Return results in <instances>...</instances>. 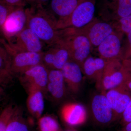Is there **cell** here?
I'll use <instances>...</instances> for the list:
<instances>
[{"mask_svg":"<svg viewBox=\"0 0 131 131\" xmlns=\"http://www.w3.org/2000/svg\"><path fill=\"white\" fill-rule=\"evenodd\" d=\"M10 5L16 6H25L27 4V0H4Z\"/></svg>","mask_w":131,"mask_h":131,"instance_id":"27","label":"cell"},{"mask_svg":"<svg viewBox=\"0 0 131 131\" xmlns=\"http://www.w3.org/2000/svg\"><path fill=\"white\" fill-rule=\"evenodd\" d=\"M129 91L131 93V77L130 76L125 83Z\"/></svg>","mask_w":131,"mask_h":131,"instance_id":"31","label":"cell"},{"mask_svg":"<svg viewBox=\"0 0 131 131\" xmlns=\"http://www.w3.org/2000/svg\"><path fill=\"white\" fill-rule=\"evenodd\" d=\"M61 71L68 89L73 93H78L81 89L82 82L83 72L81 67L70 59Z\"/></svg>","mask_w":131,"mask_h":131,"instance_id":"12","label":"cell"},{"mask_svg":"<svg viewBox=\"0 0 131 131\" xmlns=\"http://www.w3.org/2000/svg\"><path fill=\"white\" fill-rule=\"evenodd\" d=\"M121 43L116 35L112 34L98 46V51L102 59L108 61L117 60L120 51Z\"/></svg>","mask_w":131,"mask_h":131,"instance_id":"17","label":"cell"},{"mask_svg":"<svg viewBox=\"0 0 131 131\" xmlns=\"http://www.w3.org/2000/svg\"><path fill=\"white\" fill-rule=\"evenodd\" d=\"M47 91L56 101L61 100L65 96L66 84L61 70L49 69Z\"/></svg>","mask_w":131,"mask_h":131,"instance_id":"15","label":"cell"},{"mask_svg":"<svg viewBox=\"0 0 131 131\" xmlns=\"http://www.w3.org/2000/svg\"><path fill=\"white\" fill-rule=\"evenodd\" d=\"M112 32V28L109 24L98 23L90 28L88 37L92 44L98 46Z\"/></svg>","mask_w":131,"mask_h":131,"instance_id":"20","label":"cell"},{"mask_svg":"<svg viewBox=\"0 0 131 131\" xmlns=\"http://www.w3.org/2000/svg\"><path fill=\"white\" fill-rule=\"evenodd\" d=\"M2 43L11 55V69L14 76H19L31 68L42 63V53L13 51L5 40Z\"/></svg>","mask_w":131,"mask_h":131,"instance_id":"4","label":"cell"},{"mask_svg":"<svg viewBox=\"0 0 131 131\" xmlns=\"http://www.w3.org/2000/svg\"><path fill=\"white\" fill-rule=\"evenodd\" d=\"M130 77L122 64L118 60L106 61L101 90L106 91L125 84Z\"/></svg>","mask_w":131,"mask_h":131,"instance_id":"5","label":"cell"},{"mask_svg":"<svg viewBox=\"0 0 131 131\" xmlns=\"http://www.w3.org/2000/svg\"><path fill=\"white\" fill-rule=\"evenodd\" d=\"M48 73L49 69L40 64L20 75L19 80L26 90L36 89L45 93L47 92Z\"/></svg>","mask_w":131,"mask_h":131,"instance_id":"7","label":"cell"},{"mask_svg":"<svg viewBox=\"0 0 131 131\" xmlns=\"http://www.w3.org/2000/svg\"><path fill=\"white\" fill-rule=\"evenodd\" d=\"M6 40L9 49L13 51L42 53L43 51L45 44L28 27Z\"/></svg>","mask_w":131,"mask_h":131,"instance_id":"3","label":"cell"},{"mask_svg":"<svg viewBox=\"0 0 131 131\" xmlns=\"http://www.w3.org/2000/svg\"><path fill=\"white\" fill-rule=\"evenodd\" d=\"M19 6H13L4 0H0V28L2 30L5 21L9 15Z\"/></svg>","mask_w":131,"mask_h":131,"instance_id":"21","label":"cell"},{"mask_svg":"<svg viewBox=\"0 0 131 131\" xmlns=\"http://www.w3.org/2000/svg\"><path fill=\"white\" fill-rule=\"evenodd\" d=\"M91 109L94 118L99 124L106 125L115 120L114 114L105 91L94 96L91 102Z\"/></svg>","mask_w":131,"mask_h":131,"instance_id":"10","label":"cell"},{"mask_svg":"<svg viewBox=\"0 0 131 131\" xmlns=\"http://www.w3.org/2000/svg\"><path fill=\"white\" fill-rule=\"evenodd\" d=\"M114 114L115 120L121 118L131 99V93L125 84L105 91Z\"/></svg>","mask_w":131,"mask_h":131,"instance_id":"9","label":"cell"},{"mask_svg":"<svg viewBox=\"0 0 131 131\" xmlns=\"http://www.w3.org/2000/svg\"><path fill=\"white\" fill-rule=\"evenodd\" d=\"M50 0H27V4L30 5H40L45 6L48 4Z\"/></svg>","mask_w":131,"mask_h":131,"instance_id":"28","label":"cell"},{"mask_svg":"<svg viewBox=\"0 0 131 131\" xmlns=\"http://www.w3.org/2000/svg\"><path fill=\"white\" fill-rule=\"evenodd\" d=\"M122 65L131 77V60L125 59L123 61Z\"/></svg>","mask_w":131,"mask_h":131,"instance_id":"29","label":"cell"},{"mask_svg":"<svg viewBox=\"0 0 131 131\" xmlns=\"http://www.w3.org/2000/svg\"><path fill=\"white\" fill-rule=\"evenodd\" d=\"M58 40L68 50L70 59L82 68L90 53L91 43L88 37L80 29L66 28L59 30Z\"/></svg>","mask_w":131,"mask_h":131,"instance_id":"2","label":"cell"},{"mask_svg":"<svg viewBox=\"0 0 131 131\" xmlns=\"http://www.w3.org/2000/svg\"><path fill=\"white\" fill-rule=\"evenodd\" d=\"M18 108L19 107H17L8 125L6 131H30L25 124L17 119Z\"/></svg>","mask_w":131,"mask_h":131,"instance_id":"24","label":"cell"},{"mask_svg":"<svg viewBox=\"0 0 131 131\" xmlns=\"http://www.w3.org/2000/svg\"><path fill=\"white\" fill-rule=\"evenodd\" d=\"M120 22L122 30L128 34L131 31V15L121 18Z\"/></svg>","mask_w":131,"mask_h":131,"instance_id":"25","label":"cell"},{"mask_svg":"<svg viewBox=\"0 0 131 131\" xmlns=\"http://www.w3.org/2000/svg\"><path fill=\"white\" fill-rule=\"evenodd\" d=\"M82 0H51L49 9L58 21L57 27L70 16Z\"/></svg>","mask_w":131,"mask_h":131,"instance_id":"13","label":"cell"},{"mask_svg":"<svg viewBox=\"0 0 131 131\" xmlns=\"http://www.w3.org/2000/svg\"><path fill=\"white\" fill-rule=\"evenodd\" d=\"M128 39L129 45L131 49V31L128 34Z\"/></svg>","mask_w":131,"mask_h":131,"instance_id":"32","label":"cell"},{"mask_svg":"<svg viewBox=\"0 0 131 131\" xmlns=\"http://www.w3.org/2000/svg\"><path fill=\"white\" fill-rule=\"evenodd\" d=\"M115 9L121 18L131 15V0H116Z\"/></svg>","mask_w":131,"mask_h":131,"instance_id":"23","label":"cell"},{"mask_svg":"<svg viewBox=\"0 0 131 131\" xmlns=\"http://www.w3.org/2000/svg\"><path fill=\"white\" fill-rule=\"evenodd\" d=\"M106 61L102 58L88 57L82 66L83 72L89 79L95 81L96 88L101 90L103 71Z\"/></svg>","mask_w":131,"mask_h":131,"instance_id":"14","label":"cell"},{"mask_svg":"<svg viewBox=\"0 0 131 131\" xmlns=\"http://www.w3.org/2000/svg\"><path fill=\"white\" fill-rule=\"evenodd\" d=\"M26 27L30 28L47 46L58 40L59 30L55 16L45 6L30 5L25 8Z\"/></svg>","mask_w":131,"mask_h":131,"instance_id":"1","label":"cell"},{"mask_svg":"<svg viewBox=\"0 0 131 131\" xmlns=\"http://www.w3.org/2000/svg\"><path fill=\"white\" fill-rule=\"evenodd\" d=\"M47 46L42 52V63L48 69L61 70L70 59L68 50L58 40Z\"/></svg>","mask_w":131,"mask_h":131,"instance_id":"8","label":"cell"},{"mask_svg":"<svg viewBox=\"0 0 131 131\" xmlns=\"http://www.w3.org/2000/svg\"><path fill=\"white\" fill-rule=\"evenodd\" d=\"M121 118V122L124 126L131 122V99L124 111Z\"/></svg>","mask_w":131,"mask_h":131,"instance_id":"26","label":"cell"},{"mask_svg":"<svg viewBox=\"0 0 131 131\" xmlns=\"http://www.w3.org/2000/svg\"><path fill=\"white\" fill-rule=\"evenodd\" d=\"M2 45L0 47V82L6 86L13 82L15 76L11 69V55Z\"/></svg>","mask_w":131,"mask_h":131,"instance_id":"18","label":"cell"},{"mask_svg":"<svg viewBox=\"0 0 131 131\" xmlns=\"http://www.w3.org/2000/svg\"><path fill=\"white\" fill-rule=\"evenodd\" d=\"M95 11L93 0H82L70 16L58 27V29L73 28L80 29L91 21Z\"/></svg>","mask_w":131,"mask_h":131,"instance_id":"6","label":"cell"},{"mask_svg":"<svg viewBox=\"0 0 131 131\" xmlns=\"http://www.w3.org/2000/svg\"><path fill=\"white\" fill-rule=\"evenodd\" d=\"M18 7L8 17L1 31L6 40L14 37L26 27L25 8Z\"/></svg>","mask_w":131,"mask_h":131,"instance_id":"11","label":"cell"},{"mask_svg":"<svg viewBox=\"0 0 131 131\" xmlns=\"http://www.w3.org/2000/svg\"><path fill=\"white\" fill-rule=\"evenodd\" d=\"M119 131H131V122L125 125L123 128Z\"/></svg>","mask_w":131,"mask_h":131,"instance_id":"30","label":"cell"},{"mask_svg":"<svg viewBox=\"0 0 131 131\" xmlns=\"http://www.w3.org/2000/svg\"><path fill=\"white\" fill-rule=\"evenodd\" d=\"M39 126L41 131H58L59 126L52 117L46 116L40 118Z\"/></svg>","mask_w":131,"mask_h":131,"instance_id":"22","label":"cell"},{"mask_svg":"<svg viewBox=\"0 0 131 131\" xmlns=\"http://www.w3.org/2000/svg\"><path fill=\"white\" fill-rule=\"evenodd\" d=\"M61 113L63 119L71 125L83 124L86 119V110L80 103H67L62 107Z\"/></svg>","mask_w":131,"mask_h":131,"instance_id":"16","label":"cell"},{"mask_svg":"<svg viewBox=\"0 0 131 131\" xmlns=\"http://www.w3.org/2000/svg\"><path fill=\"white\" fill-rule=\"evenodd\" d=\"M28 96L27 106L28 111L33 116L39 118L42 115L44 109L43 92L36 89H30L27 90Z\"/></svg>","mask_w":131,"mask_h":131,"instance_id":"19","label":"cell"}]
</instances>
